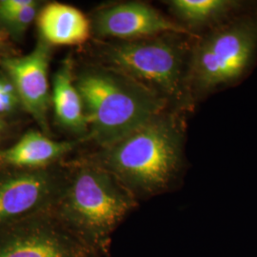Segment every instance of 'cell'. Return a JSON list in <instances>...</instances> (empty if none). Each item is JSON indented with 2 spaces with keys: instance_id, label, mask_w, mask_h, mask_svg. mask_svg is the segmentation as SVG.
<instances>
[{
  "instance_id": "obj_10",
  "label": "cell",
  "mask_w": 257,
  "mask_h": 257,
  "mask_svg": "<svg viewBox=\"0 0 257 257\" xmlns=\"http://www.w3.org/2000/svg\"><path fill=\"white\" fill-rule=\"evenodd\" d=\"M75 142L56 141L37 131H29L12 147L0 150V167L37 170L62 163Z\"/></svg>"
},
{
  "instance_id": "obj_14",
  "label": "cell",
  "mask_w": 257,
  "mask_h": 257,
  "mask_svg": "<svg viewBox=\"0 0 257 257\" xmlns=\"http://www.w3.org/2000/svg\"><path fill=\"white\" fill-rule=\"evenodd\" d=\"M39 2L25 9L15 13H0V28L8 35L15 37H21L28 28L37 19L39 12Z\"/></svg>"
},
{
  "instance_id": "obj_3",
  "label": "cell",
  "mask_w": 257,
  "mask_h": 257,
  "mask_svg": "<svg viewBox=\"0 0 257 257\" xmlns=\"http://www.w3.org/2000/svg\"><path fill=\"white\" fill-rule=\"evenodd\" d=\"M89 124V137L108 147L169 110L157 92L105 65H87L74 72Z\"/></svg>"
},
{
  "instance_id": "obj_9",
  "label": "cell",
  "mask_w": 257,
  "mask_h": 257,
  "mask_svg": "<svg viewBox=\"0 0 257 257\" xmlns=\"http://www.w3.org/2000/svg\"><path fill=\"white\" fill-rule=\"evenodd\" d=\"M51 54V45L40 39L30 54L7 56L1 62L3 72L17 89L22 107L45 134L49 132L48 111L52 103L48 76Z\"/></svg>"
},
{
  "instance_id": "obj_5",
  "label": "cell",
  "mask_w": 257,
  "mask_h": 257,
  "mask_svg": "<svg viewBox=\"0 0 257 257\" xmlns=\"http://www.w3.org/2000/svg\"><path fill=\"white\" fill-rule=\"evenodd\" d=\"M188 35L166 34L105 43L97 49L99 63L126 74L169 103L187 101L186 76L192 47Z\"/></svg>"
},
{
  "instance_id": "obj_2",
  "label": "cell",
  "mask_w": 257,
  "mask_h": 257,
  "mask_svg": "<svg viewBox=\"0 0 257 257\" xmlns=\"http://www.w3.org/2000/svg\"><path fill=\"white\" fill-rule=\"evenodd\" d=\"M56 218L96 256L109 253L113 232L138 200L108 171L84 157L66 163Z\"/></svg>"
},
{
  "instance_id": "obj_11",
  "label": "cell",
  "mask_w": 257,
  "mask_h": 257,
  "mask_svg": "<svg viewBox=\"0 0 257 257\" xmlns=\"http://www.w3.org/2000/svg\"><path fill=\"white\" fill-rule=\"evenodd\" d=\"M37 27L41 39L51 46L80 45L92 34L91 20L80 10L56 2L40 10L37 16Z\"/></svg>"
},
{
  "instance_id": "obj_15",
  "label": "cell",
  "mask_w": 257,
  "mask_h": 257,
  "mask_svg": "<svg viewBox=\"0 0 257 257\" xmlns=\"http://www.w3.org/2000/svg\"><path fill=\"white\" fill-rule=\"evenodd\" d=\"M19 106L22 104L14 83L5 73L0 74V118L13 113Z\"/></svg>"
},
{
  "instance_id": "obj_16",
  "label": "cell",
  "mask_w": 257,
  "mask_h": 257,
  "mask_svg": "<svg viewBox=\"0 0 257 257\" xmlns=\"http://www.w3.org/2000/svg\"><path fill=\"white\" fill-rule=\"evenodd\" d=\"M7 40L8 35L0 28V64L2 60L7 57V55H5V52L7 50Z\"/></svg>"
},
{
  "instance_id": "obj_1",
  "label": "cell",
  "mask_w": 257,
  "mask_h": 257,
  "mask_svg": "<svg viewBox=\"0 0 257 257\" xmlns=\"http://www.w3.org/2000/svg\"><path fill=\"white\" fill-rule=\"evenodd\" d=\"M184 124L169 110L92 156L138 200L168 192L182 172Z\"/></svg>"
},
{
  "instance_id": "obj_8",
  "label": "cell",
  "mask_w": 257,
  "mask_h": 257,
  "mask_svg": "<svg viewBox=\"0 0 257 257\" xmlns=\"http://www.w3.org/2000/svg\"><path fill=\"white\" fill-rule=\"evenodd\" d=\"M92 33L100 39L133 40L166 34L191 36L189 30L150 4L140 1L116 3L98 10L91 20Z\"/></svg>"
},
{
  "instance_id": "obj_17",
  "label": "cell",
  "mask_w": 257,
  "mask_h": 257,
  "mask_svg": "<svg viewBox=\"0 0 257 257\" xmlns=\"http://www.w3.org/2000/svg\"><path fill=\"white\" fill-rule=\"evenodd\" d=\"M5 126H6V124H5L4 120L1 119V118H0V134L3 132V130H4V128H5Z\"/></svg>"
},
{
  "instance_id": "obj_12",
  "label": "cell",
  "mask_w": 257,
  "mask_h": 257,
  "mask_svg": "<svg viewBox=\"0 0 257 257\" xmlns=\"http://www.w3.org/2000/svg\"><path fill=\"white\" fill-rule=\"evenodd\" d=\"M74 60L67 56L54 75L52 103L55 120L61 128L70 133L89 137V124L74 81Z\"/></svg>"
},
{
  "instance_id": "obj_18",
  "label": "cell",
  "mask_w": 257,
  "mask_h": 257,
  "mask_svg": "<svg viewBox=\"0 0 257 257\" xmlns=\"http://www.w3.org/2000/svg\"><path fill=\"white\" fill-rule=\"evenodd\" d=\"M103 257H110V253H108V254H106V255H104Z\"/></svg>"
},
{
  "instance_id": "obj_7",
  "label": "cell",
  "mask_w": 257,
  "mask_h": 257,
  "mask_svg": "<svg viewBox=\"0 0 257 257\" xmlns=\"http://www.w3.org/2000/svg\"><path fill=\"white\" fill-rule=\"evenodd\" d=\"M0 257H97L48 211L0 229Z\"/></svg>"
},
{
  "instance_id": "obj_6",
  "label": "cell",
  "mask_w": 257,
  "mask_h": 257,
  "mask_svg": "<svg viewBox=\"0 0 257 257\" xmlns=\"http://www.w3.org/2000/svg\"><path fill=\"white\" fill-rule=\"evenodd\" d=\"M66 176V163L37 170L0 167V229L54 211Z\"/></svg>"
},
{
  "instance_id": "obj_13",
  "label": "cell",
  "mask_w": 257,
  "mask_h": 257,
  "mask_svg": "<svg viewBox=\"0 0 257 257\" xmlns=\"http://www.w3.org/2000/svg\"><path fill=\"white\" fill-rule=\"evenodd\" d=\"M167 3L179 24L187 30L219 25L246 7L243 2L233 0H172Z\"/></svg>"
},
{
  "instance_id": "obj_4",
  "label": "cell",
  "mask_w": 257,
  "mask_h": 257,
  "mask_svg": "<svg viewBox=\"0 0 257 257\" xmlns=\"http://www.w3.org/2000/svg\"><path fill=\"white\" fill-rule=\"evenodd\" d=\"M257 56V9L242 11L193 44L186 76L187 101L242 80Z\"/></svg>"
}]
</instances>
